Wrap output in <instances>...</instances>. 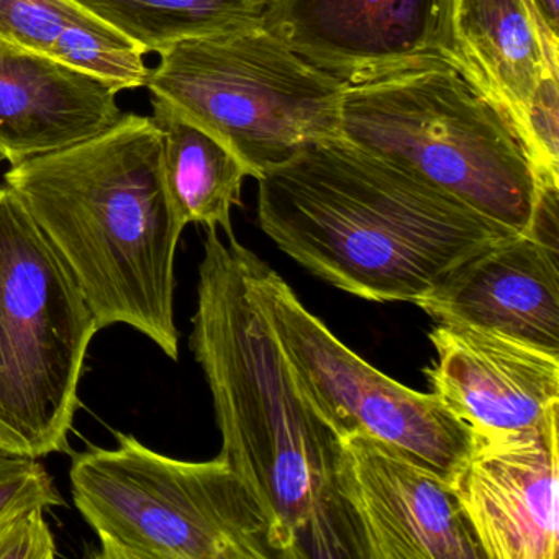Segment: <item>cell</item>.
<instances>
[{"label": "cell", "instance_id": "11", "mask_svg": "<svg viewBox=\"0 0 559 559\" xmlns=\"http://www.w3.org/2000/svg\"><path fill=\"white\" fill-rule=\"evenodd\" d=\"M338 440L340 489L366 559H486L440 474L369 435Z\"/></svg>", "mask_w": 559, "mask_h": 559}, {"label": "cell", "instance_id": "3", "mask_svg": "<svg viewBox=\"0 0 559 559\" xmlns=\"http://www.w3.org/2000/svg\"><path fill=\"white\" fill-rule=\"evenodd\" d=\"M5 186L76 281L99 329L132 326L178 361L175 261L186 225L166 188L152 117L123 114L99 135L12 165Z\"/></svg>", "mask_w": 559, "mask_h": 559}, {"label": "cell", "instance_id": "6", "mask_svg": "<svg viewBox=\"0 0 559 559\" xmlns=\"http://www.w3.org/2000/svg\"><path fill=\"white\" fill-rule=\"evenodd\" d=\"M96 317L31 212L0 188V454L70 451Z\"/></svg>", "mask_w": 559, "mask_h": 559}, {"label": "cell", "instance_id": "20", "mask_svg": "<svg viewBox=\"0 0 559 559\" xmlns=\"http://www.w3.org/2000/svg\"><path fill=\"white\" fill-rule=\"evenodd\" d=\"M44 507H32L0 522V559H53L57 542Z\"/></svg>", "mask_w": 559, "mask_h": 559}, {"label": "cell", "instance_id": "8", "mask_svg": "<svg viewBox=\"0 0 559 559\" xmlns=\"http://www.w3.org/2000/svg\"><path fill=\"white\" fill-rule=\"evenodd\" d=\"M248 270L297 389L323 424L338 438L369 435L450 484L473 447L469 428L433 392L405 388L355 355L251 250Z\"/></svg>", "mask_w": 559, "mask_h": 559}, {"label": "cell", "instance_id": "18", "mask_svg": "<svg viewBox=\"0 0 559 559\" xmlns=\"http://www.w3.org/2000/svg\"><path fill=\"white\" fill-rule=\"evenodd\" d=\"M145 53L263 25L270 0H76Z\"/></svg>", "mask_w": 559, "mask_h": 559}, {"label": "cell", "instance_id": "2", "mask_svg": "<svg viewBox=\"0 0 559 559\" xmlns=\"http://www.w3.org/2000/svg\"><path fill=\"white\" fill-rule=\"evenodd\" d=\"M258 222L310 273L372 302H415L519 235L342 139L309 143L267 169Z\"/></svg>", "mask_w": 559, "mask_h": 559}, {"label": "cell", "instance_id": "17", "mask_svg": "<svg viewBox=\"0 0 559 559\" xmlns=\"http://www.w3.org/2000/svg\"><path fill=\"white\" fill-rule=\"evenodd\" d=\"M152 120L163 139V171L182 224L234 234L231 211L241 205L243 163L211 133L152 96Z\"/></svg>", "mask_w": 559, "mask_h": 559}, {"label": "cell", "instance_id": "10", "mask_svg": "<svg viewBox=\"0 0 559 559\" xmlns=\"http://www.w3.org/2000/svg\"><path fill=\"white\" fill-rule=\"evenodd\" d=\"M559 186H545L535 221L448 273L415 300L437 323L492 330L559 353Z\"/></svg>", "mask_w": 559, "mask_h": 559}, {"label": "cell", "instance_id": "7", "mask_svg": "<svg viewBox=\"0 0 559 559\" xmlns=\"http://www.w3.org/2000/svg\"><path fill=\"white\" fill-rule=\"evenodd\" d=\"M145 87L224 143L257 181L309 143L342 139L348 84L264 25L168 48Z\"/></svg>", "mask_w": 559, "mask_h": 559}, {"label": "cell", "instance_id": "16", "mask_svg": "<svg viewBox=\"0 0 559 559\" xmlns=\"http://www.w3.org/2000/svg\"><path fill=\"white\" fill-rule=\"evenodd\" d=\"M0 40L70 64L117 93L145 87V51L76 0H0Z\"/></svg>", "mask_w": 559, "mask_h": 559}, {"label": "cell", "instance_id": "19", "mask_svg": "<svg viewBox=\"0 0 559 559\" xmlns=\"http://www.w3.org/2000/svg\"><path fill=\"white\" fill-rule=\"evenodd\" d=\"M53 477L40 460L0 454V522L32 507L63 506Z\"/></svg>", "mask_w": 559, "mask_h": 559}, {"label": "cell", "instance_id": "1", "mask_svg": "<svg viewBox=\"0 0 559 559\" xmlns=\"http://www.w3.org/2000/svg\"><path fill=\"white\" fill-rule=\"evenodd\" d=\"M189 348L211 389L218 457L263 509L281 559H366L338 483L340 440L307 404L258 300L248 248L207 228Z\"/></svg>", "mask_w": 559, "mask_h": 559}, {"label": "cell", "instance_id": "5", "mask_svg": "<svg viewBox=\"0 0 559 559\" xmlns=\"http://www.w3.org/2000/svg\"><path fill=\"white\" fill-rule=\"evenodd\" d=\"M116 448L73 454L71 493L103 559H273L266 515L222 457L153 451L116 431Z\"/></svg>", "mask_w": 559, "mask_h": 559}, {"label": "cell", "instance_id": "21", "mask_svg": "<svg viewBox=\"0 0 559 559\" xmlns=\"http://www.w3.org/2000/svg\"><path fill=\"white\" fill-rule=\"evenodd\" d=\"M533 4L549 31L559 35V0H533Z\"/></svg>", "mask_w": 559, "mask_h": 559}, {"label": "cell", "instance_id": "12", "mask_svg": "<svg viewBox=\"0 0 559 559\" xmlns=\"http://www.w3.org/2000/svg\"><path fill=\"white\" fill-rule=\"evenodd\" d=\"M558 415L542 427L476 437L450 486L486 559H556Z\"/></svg>", "mask_w": 559, "mask_h": 559}, {"label": "cell", "instance_id": "14", "mask_svg": "<svg viewBox=\"0 0 559 559\" xmlns=\"http://www.w3.org/2000/svg\"><path fill=\"white\" fill-rule=\"evenodd\" d=\"M93 74L0 40V159L19 165L76 145L123 116Z\"/></svg>", "mask_w": 559, "mask_h": 559}, {"label": "cell", "instance_id": "22", "mask_svg": "<svg viewBox=\"0 0 559 559\" xmlns=\"http://www.w3.org/2000/svg\"><path fill=\"white\" fill-rule=\"evenodd\" d=\"M0 162H2V159H0Z\"/></svg>", "mask_w": 559, "mask_h": 559}, {"label": "cell", "instance_id": "15", "mask_svg": "<svg viewBox=\"0 0 559 559\" xmlns=\"http://www.w3.org/2000/svg\"><path fill=\"white\" fill-rule=\"evenodd\" d=\"M453 22L467 83L502 114L523 145L536 90L559 76V35L533 0H454Z\"/></svg>", "mask_w": 559, "mask_h": 559}, {"label": "cell", "instance_id": "13", "mask_svg": "<svg viewBox=\"0 0 559 559\" xmlns=\"http://www.w3.org/2000/svg\"><path fill=\"white\" fill-rule=\"evenodd\" d=\"M433 394L476 437L542 427L559 414V353L492 330L438 323Z\"/></svg>", "mask_w": 559, "mask_h": 559}, {"label": "cell", "instance_id": "4", "mask_svg": "<svg viewBox=\"0 0 559 559\" xmlns=\"http://www.w3.org/2000/svg\"><path fill=\"white\" fill-rule=\"evenodd\" d=\"M342 140L523 234L543 188L502 114L451 68L346 87Z\"/></svg>", "mask_w": 559, "mask_h": 559}, {"label": "cell", "instance_id": "9", "mask_svg": "<svg viewBox=\"0 0 559 559\" xmlns=\"http://www.w3.org/2000/svg\"><path fill=\"white\" fill-rule=\"evenodd\" d=\"M453 19L454 0H270L263 25L353 86L437 67L467 81Z\"/></svg>", "mask_w": 559, "mask_h": 559}]
</instances>
